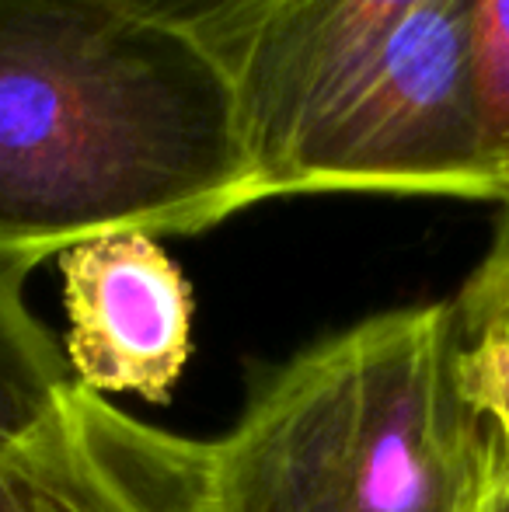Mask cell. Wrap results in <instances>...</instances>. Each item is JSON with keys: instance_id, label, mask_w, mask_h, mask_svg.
<instances>
[{"instance_id": "obj_10", "label": "cell", "mask_w": 509, "mask_h": 512, "mask_svg": "<svg viewBox=\"0 0 509 512\" xmlns=\"http://www.w3.org/2000/svg\"><path fill=\"white\" fill-rule=\"evenodd\" d=\"M454 310L464 338L496 345L509 359V209L489 255L478 262L464 290L454 297Z\"/></svg>"}, {"instance_id": "obj_6", "label": "cell", "mask_w": 509, "mask_h": 512, "mask_svg": "<svg viewBox=\"0 0 509 512\" xmlns=\"http://www.w3.org/2000/svg\"><path fill=\"white\" fill-rule=\"evenodd\" d=\"M426 4L429 0H272L265 7L227 67L255 182L314 102Z\"/></svg>"}, {"instance_id": "obj_9", "label": "cell", "mask_w": 509, "mask_h": 512, "mask_svg": "<svg viewBox=\"0 0 509 512\" xmlns=\"http://www.w3.org/2000/svg\"><path fill=\"white\" fill-rule=\"evenodd\" d=\"M471 35L485 129L492 154L509 178V0H471Z\"/></svg>"}, {"instance_id": "obj_2", "label": "cell", "mask_w": 509, "mask_h": 512, "mask_svg": "<svg viewBox=\"0 0 509 512\" xmlns=\"http://www.w3.org/2000/svg\"><path fill=\"white\" fill-rule=\"evenodd\" d=\"M492 457L454 300L311 345L206 443L220 512H478Z\"/></svg>"}, {"instance_id": "obj_1", "label": "cell", "mask_w": 509, "mask_h": 512, "mask_svg": "<svg viewBox=\"0 0 509 512\" xmlns=\"http://www.w3.org/2000/svg\"><path fill=\"white\" fill-rule=\"evenodd\" d=\"M262 203L231 74L102 0H0V262Z\"/></svg>"}, {"instance_id": "obj_5", "label": "cell", "mask_w": 509, "mask_h": 512, "mask_svg": "<svg viewBox=\"0 0 509 512\" xmlns=\"http://www.w3.org/2000/svg\"><path fill=\"white\" fill-rule=\"evenodd\" d=\"M60 258L70 377L95 394L164 401L192 356V286L154 234L123 230Z\"/></svg>"}, {"instance_id": "obj_12", "label": "cell", "mask_w": 509, "mask_h": 512, "mask_svg": "<svg viewBox=\"0 0 509 512\" xmlns=\"http://www.w3.org/2000/svg\"><path fill=\"white\" fill-rule=\"evenodd\" d=\"M482 415L492 429L496 457H492V478H489V488H485L478 512H509V422L489 415V411H482Z\"/></svg>"}, {"instance_id": "obj_11", "label": "cell", "mask_w": 509, "mask_h": 512, "mask_svg": "<svg viewBox=\"0 0 509 512\" xmlns=\"http://www.w3.org/2000/svg\"><path fill=\"white\" fill-rule=\"evenodd\" d=\"M464 373L478 408L509 422V359L503 352L489 342L464 338Z\"/></svg>"}, {"instance_id": "obj_3", "label": "cell", "mask_w": 509, "mask_h": 512, "mask_svg": "<svg viewBox=\"0 0 509 512\" xmlns=\"http://www.w3.org/2000/svg\"><path fill=\"white\" fill-rule=\"evenodd\" d=\"M258 189L262 199L387 192L509 206L478 98L471 0H429L349 67L262 168Z\"/></svg>"}, {"instance_id": "obj_4", "label": "cell", "mask_w": 509, "mask_h": 512, "mask_svg": "<svg viewBox=\"0 0 509 512\" xmlns=\"http://www.w3.org/2000/svg\"><path fill=\"white\" fill-rule=\"evenodd\" d=\"M0 512H220L206 443L74 380L0 464Z\"/></svg>"}, {"instance_id": "obj_8", "label": "cell", "mask_w": 509, "mask_h": 512, "mask_svg": "<svg viewBox=\"0 0 509 512\" xmlns=\"http://www.w3.org/2000/svg\"><path fill=\"white\" fill-rule=\"evenodd\" d=\"M102 4L199 42L227 70L272 0H102Z\"/></svg>"}, {"instance_id": "obj_7", "label": "cell", "mask_w": 509, "mask_h": 512, "mask_svg": "<svg viewBox=\"0 0 509 512\" xmlns=\"http://www.w3.org/2000/svg\"><path fill=\"white\" fill-rule=\"evenodd\" d=\"M28 269L0 262V464L74 384L67 356L28 307Z\"/></svg>"}]
</instances>
